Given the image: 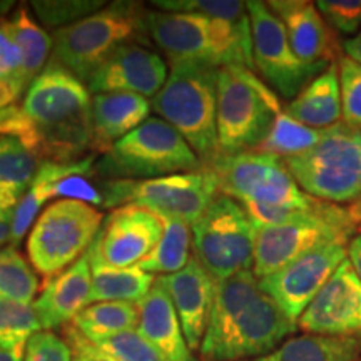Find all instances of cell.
<instances>
[{"instance_id": "6da1fadb", "label": "cell", "mask_w": 361, "mask_h": 361, "mask_svg": "<svg viewBox=\"0 0 361 361\" xmlns=\"http://www.w3.org/2000/svg\"><path fill=\"white\" fill-rule=\"evenodd\" d=\"M296 328L298 323L261 290L255 273L243 271L218 283L201 360H256L276 350Z\"/></svg>"}, {"instance_id": "7a4b0ae2", "label": "cell", "mask_w": 361, "mask_h": 361, "mask_svg": "<svg viewBox=\"0 0 361 361\" xmlns=\"http://www.w3.org/2000/svg\"><path fill=\"white\" fill-rule=\"evenodd\" d=\"M90 109L92 99L85 82L49 62L22 104L35 133V154L54 162L84 159V152L92 149Z\"/></svg>"}, {"instance_id": "3957f363", "label": "cell", "mask_w": 361, "mask_h": 361, "mask_svg": "<svg viewBox=\"0 0 361 361\" xmlns=\"http://www.w3.org/2000/svg\"><path fill=\"white\" fill-rule=\"evenodd\" d=\"M144 25L171 66H243L256 71L250 17L226 20L201 13L146 12Z\"/></svg>"}, {"instance_id": "277c9868", "label": "cell", "mask_w": 361, "mask_h": 361, "mask_svg": "<svg viewBox=\"0 0 361 361\" xmlns=\"http://www.w3.org/2000/svg\"><path fill=\"white\" fill-rule=\"evenodd\" d=\"M152 107L162 121L186 139L204 168L219 156L216 67L171 66V74L152 101Z\"/></svg>"}, {"instance_id": "5b68a950", "label": "cell", "mask_w": 361, "mask_h": 361, "mask_svg": "<svg viewBox=\"0 0 361 361\" xmlns=\"http://www.w3.org/2000/svg\"><path fill=\"white\" fill-rule=\"evenodd\" d=\"M283 112L278 94L243 66L218 69V147L219 154L256 151Z\"/></svg>"}, {"instance_id": "8992f818", "label": "cell", "mask_w": 361, "mask_h": 361, "mask_svg": "<svg viewBox=\"0 0 361 361\" xmlns=\"http://www.w3.org/2000/svg\"><path fill=\"white\" fill-rule=\"evenodd\" d=\"M146 12L135 4H114L56 30L52 39V64L61 66L87 82L94 71L121 45L146 32Z\"/></svg>"}, {"instance_id": "52a82bcc", "label": "cell", "mask_w": 361, "mask_h": 361, "mask_svg": "<svg viewBox=\"0 0 361 361\" xmlns=\"http://www.w3.org/2000/svg\"><path fill=\"white\" fill-rule=\"evenodd\" d=\"M308 196L328 204L361 200V129L340 123L305 154L283 159Z\"/></svg>"}, {"instance_id": "ba28073f", "label": "cell", "mask_w": 361, "mask_h": 361, "mask_svg": "<svg viewBox=\"0 0 361 361\" xmlns=\"http://www.w3.org/2000/svg\"><path fill=\"white\" fill-rule=\"evenodd\" d=\"M204 168L186 139L173 126L149 117L117 141L97 164L104 176L117 179H156Z\"/></svg>"}, {"instance_id": "9c48e42d", "label": "cell", "mask_w": 361, "mask_h": 361, "mask_svg": "<svg viewBox=\"0 0 361 361\" xmlns=\"http://www.w3.org/2000/svg\"><path fill=\"white\" fill-rule=\"evenodd\" d=\"M104 223L96 206L79 200H61L45 207L27 239L32 268L54 278L82 258Z\"/></svg>"}, {"instance_id": "30bf717a", "label": "cell", "mask_w": 361, "mask_h": 361, "mask_svg": "<svg viewBox=\"0 0 361 361\" xmlns=\"http://www.w3.org/2000/svg\"><path fill=\"white\" fill-rule=\"evenodd\" d=\"M191 229L192 256L216 281L252 271L258 228L241 202L219 194Z\"/></svg>"}, {"instance_id": "8fae6325", "label": "cell", "mask_w": 361, "mask_h": 361, "mask_svg": "<svg viewBox=\"0 0 361 361\" xmlns=\"http://www.w3.org/2000/svg\"><path fill=\"white\" fill-rule=\"evenodd\" d=\"M218 176L221 194L241 204L314 209L323 201L314 200L298 186L283 159L261 151L219 154L206 166Z\"/></svg>"}, {"instance_id": "7c38bea8", "label": "cell", "mask_w": 361, "mask_h": 361, "mask_svg": "<svg viewBox=\"0 0 361 361\" xmlns=\"http://www.w3.org/2000/svg\"><path fill=\"white\" fill-rule=\"evenodd\" d=\"M219 194L218 176L202 168L156 179L111 180L102 196L107 207L135 204L161 218H176L192 226Z\"/></svg>"}, {"instance_id": "4fadbf2b", "label": "cell", "mask_w": 361, "mask_h": 361, "mask_svg": "<svg viewBox=\"0 0 361 361\" xmlns=\"http://www.w3.org/2000/svg\"><path fill=\"white\" fill-rule=\"evenodd\" d=\"M356 224L350 211L323 202L290 223L266 226L256 233L252 273L261 279L276 273L316 246L329 241H350Z\"/></svg>"}, {"instance_id": "5bb4252c", "label": "cell", "mask_w": 361, "mask_h": 361, "mask_svg": "<svg viewBox=\"0 0 361 361\" xmlns=\"http://www.w3.org/2000/svg\"><path fill=\"white\" fill-rule=\"evenodd\" d=\"M246 8L252 30L255 69L274 92L293 101L329 64H306L296 56L283 22L268 2L251 0Z\"/></svg>"}, {"instance_id": "9a60e30c", "label": "cell", "mask_w": 361, "mask_h": 361, "mask_svg": "<svg viewBox=\"0 0 361 361\" xmlns=\"http://www.w3.org/2000/svg\"><path fill=\"white\" fill-rule=\"evenodd\" d=\"M350 241H329L316 246L276 273L259 279V286L273 298L288 318L298 323L316 295L348 258Z\"/></svg>"}, {"instance_id": "2e32d148", "label": "cell", "mask_w": 361, "mask_h": 361, "mask_svg": "<svg viewBox=\"0 0 361 361\" xmlns=\"http://www.w3.org/2000/svg\"><path fill=\"white\" fill-rule=\"evenodd\" d=\"M164 224L161 216L135 204L116 207L104 219L89 247L90 264L106 268H135L159 245Z\"/></svg>"}, {"instance_id": "e0dca14e", "label": "cell", "mask_w": 361, "mask_h": 361, "mask_svg": "<svg viewBox=\"0 0 361 361\" xmlns=\"http://www.w3.org/2000/svg\"><path fill=\"white\" fill-rule=\"evenodd\" d=\"M310 335L361 338V281L346 258L298 319Z\"/></svg>"}, {"instance_id": "ac0fdd59", "label": "cell", "mask_w": 361, "mask_h": 361, "mask_svg": "<svg viewBox=\"0 0 361 361\" xmlns=\"http://www.w3.org/2000/svg\"><path fill=\"white\" fill-rule=\"evenodd\" d=\"M168 66L159 54L139 44L116 49L87 79V89L96 94L129 92L156 97L168 80Z\"/></svg>"}, {"instance_id": "d6986e66", "label": "cell", "mask_w": 361, "mask_h": 361, "mask_svg": "<svg viewBox=\"0 0 361 361\" xmlns=\"http://www.w3.org/2000/svg\"><path fill=\"white\" fill-rule=\"evenodd\" d=\"M159 281L173 300L189 350L200 351L214 305L218 281L194 256L183 269L159 276Z\"/></svg>"}, {"instance_id": "ffe728a7", "label": "cell", "mask_w": 361, "mask_h": 361, "mask_svg": "<svg viewBox=\"0 0 361 361\" xmlns=\"http://www.w3.org/2000/svg\"><path fill=\"white\" fill-rule=\"evenodd\" d=\"M90 286L92 266L87 251L66 271L49 278L34 301L32 308L42 331H52L74 322L75 316L89 306Z\"/></svg>"}, {"instance_id": "44dd1931", "label": "cell", "mask_w": 361, "mask_h": 361, "mask_svg": "<svg viewBox=\"0 0 361 361\" xmlns=\"http://www.w3.org/2000/svg\"><path fill=\"white\" fill-rule=\"evenodd\" d=\"M271 11L283 22L293 51L306 64L335 62V39L318 7L305 0H273Z\"/></svg>"}, {"instance_id": "7402d4cb", "label": "cell", "mask_w": 361, "mask_h": 361, "mask_svg": "<svg viewBox=\"0 0 361 361\" xmlns=\"http://www.w3.org/2000/svg\"><path fill=\"white\" fill-rule=\"evenodd\" d=\"M137 306V331L154 346L162 361H196L184 338L173 300L159 278H156L154 286Z\"/></svg>"}, {"instance_id": "603a6c76", "label": "cell", "mask_w": 361, "mask_h": 361, "mask_svg": "<svg viewBox=\"0 0 361 361\" xmlns=\"http://www.w3.org/2000/svg\"><path fill=\"white\" fill-rule=\"evenodd\" d=\"M149 112L151 102L137 94H96L90 109L94 151L106 154L117 141L146 123Z\"/></svg>"}, {"instance_id": "cb8c5ba5", "label": "cell", "mask_w": 361, "mask_h": 361, "mask_svg": "<svg viewBox=\"0 0 361 361\" xmlns=\"http://www.w3.org/2000/svg\"><path fill=\"white\" fill-rule=\"evenodd\" d=\"M284 112L298 123L313 129H329L343 123V102L338 62H331L322 74L316 75Z\"/></svg>"}, {"instance_id": "d4e9b609", "label": "cell", "mask_w": 361, "mask_h": 361, "mask_svg": "<svg viewBox=\"0 0 361 361\" xmlns=\"http://www.w3.org/2000/svg\"><path fill=\"white\" fill-rule=\"evenodd\" d=\"M40 164V157L22 139L0 135V221L12 224Z\"/></svg>"}, {"instance_id": "484cf974", "label": "cell", "mask_w": 361, "mask_h": 361, "mask_svg": "<svg viewBox=\"0 0 361 361\" xmlns=\"http://www.w3.org/2000/svg\"><path fill=\"white\" fill-rule=\"evenodd\" d=\"M94 157H84V159L74 162H54L44 161L35 174V178L30 184L29 191L22 197L19 207L12 219V236L11 241L16 246L22 241L29 228L32 226L35 216L40 213V209L45 206L51 197H56L57 186L62 180L72 176H84L92 169Z\"/></svg>"}, {"instance_id": "4316f807", "label": "cell", "mask_w": 361, "mask_h": 361, "mask_svg": "<svg viewBox=\"0 0 361 361\" xmlns=\"http://www.w3.org/2000/svg\"><path fill=\"white\" fill-rule=\"evenodd\" d=\"M361 355V338L322 336L305 333L288 338L276 350L247 361H356Z\"/></svg>"}, {"instance_id": "83f0119b", "label": "cell", "mask_w": 361, "mask_h": 361, "mask_svg": "<svg viewBox=\"0 0 361 361\" xmlns=\"http://www.w3.org/2000/svg\"><path fill=\"white\" fill-rule=\"evenodd\" d=\"M6 25L20 52V82L25 90H29L40 72L47 67V57L52 52V39L27 7L17 8L11 20H6Z\"/></svg>"}, {"instance_id": "f1b7e54d", "label": "cell", "mask_w": 361, "mask_h": 361, "mask_svg": "<svg viewBox=\"0 0 361 361\" xmlns=\"http://www.w3.org/2000/svg\"><path fill=\"white\" fill-rule=\"evenodd\" d=\"M154 283V274H149L137 266L124 269L92 266L89 305L104 303V301H128L137 305L147 296Z\"/></svg>"}, {"instance_id": "f546056e", "label": "cell", "mask_w": 361, "mask_h": 361, "mask_svg": "<svg viewBox=\"0 0 361 361\" xmlns=\"http://www.w3.org/2000/svg\"><path fill=\"white\" fill-rule=\"evenodd\" d=\"M75 329L90 341L119 335L139 326V306L128 301H104L92 303L75 316Z\"/></svg>"}, {"instance_id": "4dcf8cb0", "label": "cell", "mask_w": 361, "mask_h": 361, "mask_svg": "<svg viewBox=\"0 0 361 361\" xmlns=\"http://www.w3.org/2000/svg\"><path fill=\"white\" fill-rule=\"evenodd\" d=\"M164 233L156 250L137 268L149 274L168 276L180 271L189 263L192 247V229L186 221L176 218H161Z\"/></svg>"}, {"instance_id": "1f68e13d", "label": "cell", "mask_w": 361, "mask_h": 361, "mask_svg": "<svg viewBox=\"0 0 361 361\" xmlns=\"http://www.w3.org/2000/svg\"><path fill=\"white\" fill-rule=\"evenodd\" d=\"M329 129L308 128V126L298 123L283 111L274 121L273 128L266 135L263 144L256 151L276 156L279 159H290V157L305 154L316 144L322 142Z\"/></svg>"}, {"instance_id": "d6a6232c", "label": "cell", "mask_w": 361, "mask_h": 361, "mask_svg": "<svg viewBox=\"0 0 361 361\" xmlns=\"http://www.w3.org/2000/svg\"><path fill=\"white\" fill-rule=\"evenodd\" d=\"M39 286L37 274L17 246L0 247V298L32 306Z\"/></svg>"}, {"instance_id": "836d02e7", "label": "cell", "mask_w": 361, "mask_h": 361, "mask_svg": "<svg viewBox=\"0 0 361 361\" xmlns=\"http://www.w3.org/2000/svg\"><path fill=\"white\" fill-rule=\"evenodd\" d=\"M42 328L32 306L0 298V348L22 361L27 343Z\"/></svg>"}, {"instance_id": "e575fe53", "label": "cell", "mask_w": 361, "mask_h": 361, "mask_svg": "<svg viewBox=\"0 0 361 361\" xmlns=\"http://www.w3.org/2000/svg\"><path fill=\"white\" fill-rule=\"evenodd\" d=\"M20 67L19 47L8 34L6 20H0V107L16 106L27 92L20 82Z\"/></svg>"}, {"instance_id": "d590c367", "label": "cell", "mask_w": 361, "mask_h": 361, "mask_svg": "<svg viewBox=\"0 0 361 361\" xmlns=\"http://www.w3.org/2000/svg\"><path fill=\"white\" fill-rule=\"evenodd\" d=\"M90 341V340H89ZM116 361H162L154 346L137 329L92 341Z\"/></svg>"}, {"instance_id": "8d00e7d4", "label": "cell", "mask_w": 361, "mask_h": 361, "mask_svg": "<svg viewBox=\"0 0 361 361\" xmlns=\"http://www.w3.org/2000/svg\"><path fill=\"white\" fill-rule=\"evenodd\" d=\"M340 71L343 123L361 129V64L353 59L341 56L338 59Z\"/></svg>"}, {"instance_id": "74e56055", "label": "cell", "mask_w": 361, "mask_h": 361, "mask_svg": "<svg viewBox=\"0 0 361 361\" xmlns=\"http://www.w3.org/2000/svg\"><path fill=\"white\" fill-rule=\"evenodd\" d=\"M102 2L90 0H64V2H32L34 12L49 27H67L101 11Z\"/></svg>"}, {"instance_id": "f35d334b", "label": "cell", "mask_w": 361, "mask_h": 361, "mask_svg": "<svg viewBox=\"0 0 361 361\" xmlns=\"http://www.w3.org/2000/svg\"><path fill=\"white\" fill-rule=\"evenodd\" d=\"M326 24L345 37L361 30V0H319L314 2Z\"/></svg>"}, {"instance_id": "ab89813d", "label": "cell", "mask_w": 361, "mask_h": 361, "mask_svg": "<svg viewBox=\"0 0 361 361\" xmlns=\"http://www.w3.org/2000/svg\"><path fill=\"white\" fill-rule=\"evenodd\" d=\"M22 361H72L69 345L54 331H39L25 346Z\"/></svg>"}, {"instance_id": "60d3db41", "label": "cell", "mask_w": 361, "mask_h": 361, "mask_svg": "<svg viewBox=\"0 0 361 361\" xmlns=\"http://www.w3.org/2000/svg\"><path fill=\"white\" fill-rule=\"evenodd\" d=\"M0 135H13L24 141L34 151L35 133L22 107H0Z\"/></svg>"}, {"instance_id": "b9f144b4", "label": "cell", "mask_w": 361, "mask_h": 361, "mask_svg": "<svg viewBox=\"0 0 361 361\" xmlns=\"http://www.w3.org/2000/svg\"><path fill=\"white\" fill-rule=\"evenodd\" d=\"M66 335V341L72 353V361H116L109 353H106L97 345H94L92 341H89L74 326L67 328Z\"/></svg>"}, {"instance_id": "7bdbcfd3", "label": "cell", "mask_w": 361, "mask_h": 361, "mask_svg": "<svg viewBox=\"0 0 361 361\" xmlns=\"http://www.w3.org/2000/svg\"><path fill=\"white\" fill-rule=\"evenodd\" d=\"M56 196H69V200H79L89 204H104L102 192L92 188L82 176H72L57 186Z\"/></svg>"}, {"instance_id": "ee69618b", "label": "cell", "mask_w": 361, "mask_h": 361, "mask_svg": "<svg viewBox=\"0 0 361 361\" xmlns=\"http://www.w3.org/2000/svg\"><path fill=\"white\" fill-rule=\"evenodd\" d=\"M348 261L353 266L356 276L361 281V233L356 234L353 239H350L348 243Z\"/></svg>"}, {"instance_id": "f6af8a7d", "label": "cell", "mask_w": 361, "mask_h": 361, "mask_svg": "<svg viewBox=\"0 0 361 361\" xmlns=\"http://www.w3.org/2000/svg\"><path fill=\"white\" fill-rule=\"evenodd\" d=\"M341 49H343V52H345L346 57L353 59V61L360 62L361 64V30L355 35V37L343 40Z\"/></svg>"}, {"instance_id": "bcb514c9", "label": "cell", "mask_w": 361, "mask_h": 361, "mask_svg": "<svg viewBox=\"0 0 361 361\" xmlns=\"http://www.w3.org/2000/svg\"><path fill=\"white\" fill-rule=\"evenodd\" d=\"M12 236V224L0 221V247H2Z\"/></svg>"}, {"instance_id": "7dc6e473", "label": "cell", "mask_w": 361, "mask_h": 361, "mask_svg": "<svg viewBox=\"0 0 361 361\" xmlns=\"http://www.w3.org/2000/svg\"><path fill=\"white\" fill-rule=\"evenodd\" d=\"M348 211H350L351 219H353V223L356 224V228H358V226L361 228V200L353 202Z\"/></svg>"}, {"instance_id": "c3c4849f", "label": "cell", "mask_w": 361, "mask_h": 361, "mask_svg": "<svg viewBox=\"0 0 361 361\" xmlns=\"http://www.w3.org/2000/svg\"><path fill=\"white\" fill-rule=\"evenodd\" d=\"M0 361H19V360H17L13 355L8 353V351L0 348Z\"/></svg>"}, {"instance_id": "681fc988", "label": "cell", "mask_w": 361, "mask_h": 361, "mask_svg": "<svg viewBox=\"0 0 361 361\" xmlns=\"http://www.w3.org/2000/svg\"><path fill=\"white\" fill-rule=\"evenodd\" d=\"M356 361H361V355H360V356H358V360H356Z\"/></svg>"}]
</instances>
